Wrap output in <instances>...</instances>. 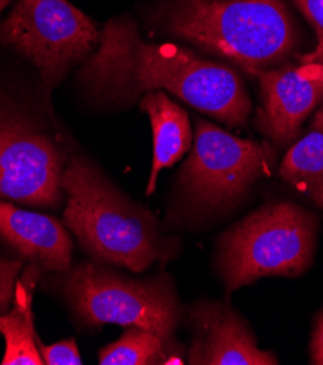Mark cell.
I'll return each instance as SVG.
<instances>
[{"mask_svg":"<svg viewBox=\"0 0 323 365\" xmlns=\"http://www.w3.org/2000/svg\"><path fill=\"white\" fill-rule=\"evenodd\" d=\"M296 4L317 36L316 48L302 56L300 60L302 63H323V0H296Z\"/></svg>","mask_w":323,"mask_h":365,"instance_id":"17","label":"cell"},{"mask_svg":"<svg viewBox=\"0 0 323 365\" xmlns=\"http://www.w3.org/2000/svg\"><path fill=\"white\" fill-rule=\"evenodd\" d=\"M81 81L96 98L117 103H131L143 92H169L230 127L245 125L252 109L233 68L172 43H146L128 18L105 24Z\"/></svg>","mask_w":323,"mask_h":365,"instance_id":"1","label":"cell"},{"mask_svg":"<svg viewBox=\"0 0 323 365\" xmlns=\"http://www.w3.org/2000/svg\"><path fill=\"white\" fill-rule=\"evenodd\" d=\"M274 152L268 143L235 137L202 118L195 120L193 150L179 172L184 202L211 214L239 202L258 179L271 173Z\"/></svg>","mask_w":323,"mask_h":365,"instance_id":"6","label":"cell"},{"mask_svg":"<svg viewBox=\"0 0 323 365\" xmlns=\"http://www.w3.org/2000/svg\"><path fill=\"white\" fill-rule=\"evenodd\" d=\"M178 346L173 339H165L141 327L131 326L123 336L99 351L102 365H153L183 364L176 356Z\"/></svg>","mask_w":323,"mask_h":365,"instance_id":"15","label":"cell"},{"mask_svg":"<svg viewBox=\"0 0 323 365\" xmlns=\"http://www.w3.org/2000/svg\"><path fill=\"white\" fill-rule=\"evenodd\" d=\"M155 24L166 34L254 73L296 44L284 0H160Z\"/></svg>","mask_w":323,"mask_h":365,"instance_id":"3","label":"cell"},{"mask_svg":"<svg viewBox=\"0 0 323 365\" xmlns=\"http://www.w3.org/2000/svg\"><path fill=\"white\" fill-rule=\"evenodd\" d=\"M317 218L297 204L271 202L232 226L219 243V269L233 293L262 277H297L313 262Z\"/></svg>","mask_w":323,"mask_h":365,"instance_id":"4","label":"cell"},{"mask_svg":"<svg viewBox=\"0 0 323 365\" xmlns=\"http://www.w3.org/2000/svg\"><path fill=\"white\" fill-rule=\"evenodd\" d=\"M40 354L47 365H79L82 358L75 339H64L53 345L39 342Z\"/></svg>","mask_w":323,"mask_h":365,"instance_id":"18","label":"cell"},{"mask_svg":"<svg viewBox=\"0 0 323 365\" xmlns=\"http://www.w3.org/2000/svg\"><path fill=\"white\" fill-rule=\"evenodd\" d=\"M0 41L40 71L47 95L99 44L95 24L67 0H19L0 24Z\"/></svg>","mask_w":323,"mask_h":365,"instance_id":"7","label":"cell"},{"mask_svg":"<svg viewBox=\"0 0 323 365\" xmlns=\"http://www.w3.org/2000/svg\"><path fill=\"white\" fill-rule=\"evenodd\" d=\"M280 176L323 210V133L313 130L293 144L281 162Z\"/></svg>","mask_w":323,"mask_h":365,"instance_id":"14","label":"cell"},{"mask_svg":"<svg viewBox=\"0 0 323 365\" xmlns=\"http://www.w3.org/2000/svg\"><path fill=\"white\" fill-rule=\"evenodd\" d=\"M262 91L260 128L274 141H293L323 101V63H302L254 71Z\"/></svg>","mask_w":323,"mask_h":365,"instance_id":"9","label":"cell"},{"mask_svg":"<svg viewBox=\"0 0 323 365\" xmlns=\"http://www.w3.org/2000/svg\"><path fill=\"white\" fill-rule=\"evenodd\" d=\"M310 362L314 365H323V312L314 322L310 342Z\"/></svg>","mask_w":323,"mask_h":365,"instance_id":"19","label":"cell"},{"mask_svg":"<svg viewBox=\"0 0 323 365\" xmlns=\"http://www.w3.org/2000/svg\"><path fill=\"white\" fill-rule=\"evenodd\" d=\"M0 239L19 258L43 271L66 272L71 262L70 235L54 217L0 200Z\"/></svg>","mask_w":323,"mask_h":365,"instance_id":"11","label":"cell"},{"mask_svg":"<svg viewBox=\"0 0 323 365\" xmlns=\"http://www.w3.org/2000/svg\"><path fill=\"white\" fill-rule=\"evenodd\" d=\"M11 2L12 0H0V12H2Z\"/></svg>","mask_w":323,"mask_h":365,"instance_id":"21","label":"cell"},{"mask_svg":"<svg viewBox=\"0 0 323 365\" xmlns=\"http://www.w3.org/2000/svg\"><path fill=\"white\" fill-rule=\"evenodd\" d=\"M24 259L8 257L0 250V314H5L9 304L15 299V288L18 277L24 268Z\"/></svg>","mask_w":323,"mask_h":365,"instance_id":"16","label":"cell"},{"mask_svg":"<svg viewBox=\"0 0 323 365\" xmlns=\"http://www.w3.org/2000/svg\"><path fill=\"white\" fill-rule=\"evenodd\" d=\"M312 128L316 130V131L323 133V101H322V105H320V108H319V111H317L316 115H314Z\"/></svg>","mask_w":323,"mask_h":365,"instance_id":"20","label":"cell"},{"mask_svg":"<svg viewBox=\"0 0 323 365\" xmlns=\"http://www.w3.org/2000/svg\"><path fill=\"white\" fill-rule=\"evenodd\" d=\"M43 269L29 264L16 281L14 307L11 313L0 314V335L5 338L6 349L4 365H43L39 338L32 316V297Z\"/></svg>","mask_w":323,"mask_h":365,"instance_id":"13","label":"cell"},{"mask_svg":"<svg viewBox=\"0 0 323 365\" xmlns=\"http://www.w3.org/2000/svg\"><path fill=\"white\" fill-rule=\"evenodd\" d=\"M61 184L67 194L64 223L96 262L143 272L176 255L178 240L162 236L155 215L123 194L88 158L70 156Z\"/></svg>","mask_w":323,"mask_h":365,"instance_id":"2","label":"cell"},{"mask_svg":"<svg viewBox=\"0 0 323 365\" xmlns=\"http://www.w3.org/2000/svg\"><path fill=\"white\" fill-rule=\"evenodd\" d=\"M193 344L190 364L204 365H275L277 358L258 346L242 316L229 304L201 302L190 312Z\"/></svg>","mask_w":323,"mask_h":365,"instance_id":"10","label":"cell"},{"mask_svg":"<svg viewBox=\"0 0 323 365\" xmlns=\"http://www.w3.org/2000/svg\"><path fill=\"white\" fill-rule=\"evenodd\" d=\"M60 281L71 309L88 327L135 326L172 339L181 319L175 288L165 277L137 279L85 262L61 272Z\"/></svg>","mask_w":323,"mask_h":365,"instance_id":"5","label":"cell"},{"mask_svg":"<svg viewBox=\"0 0 323 365\" xmlns=\"http://www.w3.org/2000/svg\"><path fill=\"white\" fill-rule=\"evenodd\" d=\"M66 162L53 135L0 101V198L31 207H58Z\"/></svg>","mask_w":323,"mask_h":365,"instance_id":"8","label":"cell"},{"mask_svg":"<svg viewBox=\"0 0 323 365\" xmlns=\"http://www.w3.org/2000/svg\"><path fill=\"white\" fill-rule=\"evenodd\" d=\"M143 113L150 118L153 130V163L146 195L156 188L159 173L173 166L191 148L193 131L185 109L173 102L166 92H148L138 103Z\"/></svg>","mask_w":323,"mask_h":365,"instance_id":"12","label":"cell"}]
</instances>
